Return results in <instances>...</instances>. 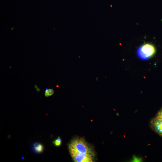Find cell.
<instances>
[{"instance_id": "6da1fadb", "label": "cell", "mask_w": 162, "mask_h": 162, "mask_svg": "<svg viewBox=\"0 0 162 162\" xmlns=\"http://www.w3.org/2000/svg\"><path fill=\"white\" fill-rule=\"evenodd\" d=\"M68 148L69 149L79 152L91 154L95 156L92 148L83 138H77L73 140L69 144Z\"/></svg>"}, {"instance_id": "7a4b0ae2", "label": "cell", "mask_w": 162, "mask_h": 162, "mask_svg": "<svg viewBox=\"0 0 162 162\" xmlns=\"http://www.w3.org/2000/svg\"><path fill=\"white\" fill-rule=\"evenodd\" d=\"M156 52L154 46L150 43H146L140 46L137 49V55L142 60L148 59L153 56Z\"/></svg>"}, {"instance_id": "3957f363", "label": "cell", "mask_w": 162, "mask_h": 162, "mask_svg": "<svg viewBox=\"0 0 162 162\" xmlns=\"http://www.w3.org/2000/svg\"><path fill=\"white\" fill-rule=\"evenodd\" d=\"M71 156L75 162H93L95 156L89 154L81 153L69 149Z\"/></svg>"}, {"instance_id": "277c9868", "label": "cell", "mask_w": 162, "mask_h": 162, "mask_svg": "<svg viewBox=\"0 0 162 162\" xmlns=\"http://www.w3.org/2000/svg\"><path fill=\"white\" fill-rule=\"evenodd\" d=\"M31 148L32 151L36 154H40L44 151V147L42 144L38 142H34L31 144Z\"/></svg>"}, {"instance_id": "5b68a950", "label": "cell", "mask_w": 162, "mask_h": 162, "mask_svg": "<svg viewBox=\"0 0 162 162\" xmlns=\"http://www.w3.org/2000/svg\"><path fill=\"white\" fill-rule=\"evenodd\" d=\"M152 123L155 129L162 135V121L154 119Z\"/></svg>"}, {"instance_id": "8992f818", "label": "cell", "mask_w": 162, "mask_h": 162, "mask_svg": "<svg viewBox=\"0 0 162 162\" xmlns=\"http://www.w3.org/2000/svg\"><path fill=\"white\" fill-rule=\"evenodd\" d=\"M54 93V91L52 88H46L45 92V95L46 97H48L52 95Z\"/></svg>"}, {"instance_id": "52a82bcc", "label": "cell", "mask_w": 162, "mask_h": 162, "mask_svg": "<svg viewBox=\"0 0 162 162\" xmlns=\"http://www.w3.org/2000/svg\"><path fill=\"white\" fill-rule=\"evenodd\" d=\"M53 143L56 146H60L62 143V140L59 136L53 142Z\"/></svg>"}, {"instance_id": "ba28073f", "label": "cell", "mask_w": 162, "mask_h": 162, "mask_svg": "<svg viewBox=\"0 0 162 162\" xmlns=\"http://www.w3.org/2000/svg\"><path fill=\"white\" fill-rule=\"evenodd\" d=\"M157 116L162 120V109L159 112Z\"/></svg>"}, {"instance_id": "9c48e42d", "label": "cell", "mask_w": 162, "mask_h": 162, "mask_svg": "<svg viewBox=\"0 0 162 162\" xmlns=\"http://www.w3.org/2000/svg\"><path fill=\"white\" fill-rule=\"evenodd\" d=\"M141 160V159L136 157H134L133 161L134 162H139Z\"/></svg>"}, {"instance_id": "30bf717a", "label": "cell", "mask_w": 162, "mask_h": 162, "mask_svg": "<svg viewBox=\"0 0 162 162\" xmlns=\"http://www.w3.org/2000/svg\"><path fill=\"white\" fill-rule=\"evenodd\" d=\"M34 87L35 88H36V89H37V88H39L38 87V86L37 85H34Z\"/></svg>"}, {"instance_id": "8fae6325", "label": "cell", "mask_w": 162, "mask_h": 162, "mask_svg": "<svg viewBox=\"0 0 162 162\" xmlns=\"http://www.w3.org/2000/svg\"><path fill=\"white\" fill-rule=\"evenodd\" d=\"M36 90L38 92H39L40 91V89L39 88H38L37 89H36Z\"/></svg>"}]
</instances>
